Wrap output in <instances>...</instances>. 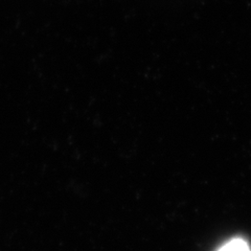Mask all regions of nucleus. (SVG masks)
<instances>
[{
	"label": "nucleus",
	"mask_w": 251,
	"mask_h": 251,
	"mask_svg": "<svg viewBox=\"0 0 251 251\" xmlns=\"http://www.w3.org/2000/svg\"><path fill=\"white\" fill-rule=\"evenodd\" d=\"M219 251H250L248 243L243 239H233L226 243Z\"/></svg>",
	"instance_id": "obj_1"
}]
</instances>
